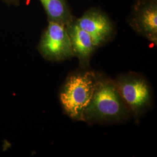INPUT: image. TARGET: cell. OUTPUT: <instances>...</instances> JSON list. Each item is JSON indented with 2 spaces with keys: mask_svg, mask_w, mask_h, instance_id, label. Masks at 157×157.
Listing matches in <instances>:
<instances>
[{
  "mask_svg": "<svg viewBox=\"0 0 157 157\" xmlns=\"http://www.w3.org/2000/svg\"><path fill=\"white\" fill-rule=\"evenodd\" d=\"M66 29L74 56L78 58L82 67L88 66L91 56L96 48L90 35L78 26L75 22V19L66 25Z\"/></svg>",
  "mask_w": 157,
  "mask_h": 157,
  "instance_id": "52a82bcc",
  "label": "cell"
},
{
  "mask_svg": "<svg viewBox=\"0 0 157 157\" xmlns=\"http://www.w3.org/2000/svg\"><path fill=\"white\" fill-rule=\"evenodd\" d=\"M4 2H5L8 5H15V6H18L19 5V2L21 0H2Z\"/></svg>",
  "mask_w": 157,
  "mask_h": 157,
  "instance_id": "9c48e42d",
  "label": "cell"
},
{
  "mask_svg": "<svg viewBox=\"0 0 157 157\" xmlns=\"http://www.w3.org/2000/svg\"><path fill=\"white\" fill-rule=\"evenodd\" d=\"M40 54L51 61H62L74 56L66 26L48 22L38 46Z\"/></svg>",
  "mask_w": 157,
  "mask_h": 157,
  "instance_id": "277c9868",
  "label": "cell"
},
{
  "mask_svg": "<svg viewBox=\"0 0 157 157\" xmlns=\"http://www.w3.org/2000/svg\"><path fill=\"white\" fill-rule=\"evenodd\" d=\"M129 23L137 33L157 45V0H137L133 6Z\"/></svg>",
  "mask_w": 157,
  "mask_h": 157,
  "instance_id": "5b68a950",
  "label": "cell"
},
{
  "mask_svg": "<svg viewBox=\"0 0 157 157\" xmlns=\"http://www.w3.org/2000/svg\"><path fill=\"white\" fill-rule=\"evenodd\" d=\"M129 111L114 81L99 78L92 99L82 115L89 123L118 122L128 118Z\"/></svg>",
  "mask_w": 157,
  "mask_h": 157,
  "instance_id": "6da1fadb",
  "label": "cell"
},
{
  "mask_svg": "<svg viewBox=\"0 0 157 157\" xmlns=\"http://www.w3.org/2000/svg\"><path fill=\"white\" fill-rule=\"evenodd\" d=\"M45 10L48 22L64 25L75 19L66 0H40Z\"/></svg>",
  "mask_w": 157,
  "mask_h": 157,
  "instance_id": "ba28073f",
  "label": "cell"
},
{
  "mask_svg": "<svg viewBox=\"0 0 157 157\" xmlns=\"http://www.w3.org/2000/svg\"><path fill=\"white\" fill-rule=\"evenodd\" d=\"M75 22L89 34L96 48L106 44L112 39L115 28L109 17L103 12L92 8L87 11Z\"/></svg>",
  "mask_w": 157,
  "mask_h": 157,
  "instance_id": "8992f818",
  "label": "cell"
},
{
  "mask_svg": "<svg viewBox=\"0 0 157 157\" xmlns=\"http://www.w3.org/2000/svg\"><path fill=\"white\" fill-rule=\"evenodd\" d=\"M98 76L91 71L75 73L67 78L59 97L62 108L70 118L82 120V115L92 99Z\"/></svg>",
  "mask_w": 157,
  "mask_h": 157,
  "instance_id": "7a4b0ae2",
  "label": "cell"
},
{
  "mask_svg": "<svg viewBox=\"0 0 157 157\" xmlns=\"http://www.w3.org/2000/svg\"><path fill=\"white\" fill-rule=\"evenodd\" d=\"M114 82L130 112L136 118L150 108L151 90L144 77L136 73H129L119 76Z\"/></svg>",
  "mask_w": 157,
  "mask_h": 157,
  "instance_id": "3957f363",
  "label": "cell"
}]
</instances>
